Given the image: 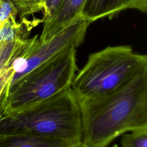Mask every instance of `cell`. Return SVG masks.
Instances as JSON below:
<instances>
[{
	"label": "cell",
	"instance_id": "1",
	"mask_svg": "<svg viewBox=\"0 0 147 147\" xmlns=\"http://www.w3.org/2000/svg\"><path fill=\"white\" fill-rule=\"evenodd\" d=\"M78 102L82 140L88 147H107L127 131L147 128V69L113 91Z\"/></svg>",
	"mask_w": 147,
	"mask_h": 147
},
{
	"label": "cell",
	"instance_id": "2",
	"mask_svg": "<svg viewBox=\"0 0 147 147\" xmlns=\"http://www.w3.org/2000/svg\"><path fill=\"white\" fill-rule=\"evenodd\" d=\"M32 134L75 141L82 138L81 112L71 87L0 119V136Z\"/></svg>",
	"mask_w": 147,
	"mask_h": 147
},
{
	"label": "cell",
	"instance_id": "3",
	"mask_svg": "<svg viewBox=\"0 0 147 147\" xmlns=\"http://www.w3.org/2000/svg\"><path fill=\"white\" fill-rule=\"evenodd\" d=\"M145 69L146 55L136 53L129 45L107 47L88 56L71 87L80 101L113 91Z\"/></svg>",
	"mask_w": 147,
	"mask_h": 147
},
{
	"label": "cell",
	"instance_id": "4",
	"mask_svg": "<svg viewBox=\"0 0 147 147\" xmlns=\"http://www.w3.org/2000/svg\"><path fill=\"white\" fill-rule=\"evenodd\" d=\"M75 49L66 48L20 79L11 90L2 115L16 113L70 88L78 71Z\"/></svg>",
	"mask_w": 147,
	"mask_h": 147
},
{
	"label": "cell",
	"instance_id": "5",
	"mask_svg": "<svg viewBox=\"0 0 147 147\" xmlns=\"http://www.w3.org/2000/svg\"><path fill=\"white\" fill-rule=\"evenodd\" d=\"M127 9L146 12L147 2L144 0H86L79 18L91 23L106 17L112 18Z\"/></svg>",
	"mask_w": 147,
	"mask_h": 147
},
{
	"label": "cell",
	"instance_id": "6",
	"mask_svg": "<svg viewBox=\"0 0 147 147\" xmlns=\"http://www.w3.org/2000/svg\"><path fill=\"white\" fill-rule=\"evenodd\" d=\"M86 0H63L55 15L48 21L44 23L43 29L38 40L44 42L63 30L79 16Z\"/></svg>",
	"mask_w": 147,
	"mask_h": 147
},
{
	"label": "cell",
	"instance_id": "7",
	"mask_svg": "<svg viewBox=\"0 0 147 147\" xmlns=\"http://www.w3.org/2000/svg\"><path fill=\"white\" fill-rule=\"evenodd\" d=\"M70 142L63 139L32 134L0 136V147H66Z\"/></svg>",
	"mask_w": 147,
	"mask_h": 147
},
{
	"label": "cell",
	"instance_id": "8",
	"mask_svg": "<svg viewBox=\"0 0 147 147\" xmlns=\"http://www.w3.org/2000/svg\"><path fill=\"white\" fill-rule=\"evenodd\" d=\"M63 0H18L14 3L18 14L22 18L42 11V21H49L57 13Z\"/></svg>",
	"mask_w": 147,
	"mask_h": 147
},
{
	"label": "cell",
	"instance_id": "9",
	"mask_svg": "<svg viewBox=\"0 0 147 147\" xmlns=\"http://www.w3.org/2000/svg\"><path fill=\"white\" fill-rule=\"evenodd\" d=\"M37 23V20L29 21L26 18H21V22H17L16 17H10L0 29V42L28 38L31 29Z\"/></svg>",
	"mask_w": 147,
	"mask_h": 147
},
{
	"label": "cell",
	"instance_id": "10",
	"mask_svg": "<svg viewBox=\"0 0 147 147\" xmlns=\"http://www.w3.org/2000/svg\"><path fill=\"white\" fill-rule=\"evenodd\" d=\"M121 144V147H147V128L137 129L124 134Z\"/></svg>",
	"mask_w": 147,
	"mask_h": 147
},
{
	"label": "cell",
	"instance_id": "11",
	"mask_svg": "<svg viewBox=\"0 0 147 147\" xmlns=\"http://www.w3.org/2000/svg\"><path fill=\"white\" fill-rule=\"evenodd\" d=\"M17 9L12 0H0V21L3 24L10 17H16Z\"/></svg>",
	"mask_w": 147,
	"mask_h": 147
},
{
	"label": "cell",
	"instance_id": "12",
	"mask_svg": "<svg viewBox=\"0 0 147 147\" xmlns=\"http://www.w3.org/2000/svg\"><path fill=\"white\" fill-rule=\"evenodd\" d=\"M66 147H88L87 145L82 140H78L70 142Z\"/></svg>",
	"mask_w": 147,
	"mask_h": 147
},
{
	"label": "cell",
	"instance_id": "13",
	"mask_svg": "<svg viewBox=\"0 0 147 147\" xmlns=\"http://www.w3.org/2000/svg\"><path fill=\"white\" fill-rule=\"evenodd\" d=\"M2 26H3V24L1 23V22L0 21V29H1V28L2 27Z\"/></svg>",
	"mask_w": 147,
	"mask_h": 147
},
{
	"label": "cell",
	"instance_id": "14",
	"mask_svg": "<svg viewBox=\"0 0 147 147\" xmlns=\"http://www.w3.org/2000/svg\"><path fill=\"white\" fill-rule=\"evenodd\" d=\"M12 1H13V2L14 3L15 2H16V1H18V0H12Z\"/></svg>",
	"mask_w": 147,
	"mask_h": 147
},
{
	"label": "cell",
	"instance_id": "15",
	"mask_svg": "<svg viewBox=\"0 0 147 147\" xmlns=\"http://www.w3.org/2000/svg\"><path fill=\"white\" fill-rule=\"evenodd\" d=\"M2 114H1L0 113V119H1V118L2 117Z\"/></svg>",
	"mask_w": 147,
	"mask_h": 147
},
{
	"label": "cell",
	"instance_id": "16",
	"mask_svg": "<svg viewBox=\"0 0 147 147\" xmlns=\"http://www.w3.org/2000/svg\"><path fill=\"white\" fill-rule=\"evenodd\" d=\"M114 147H118V146H117V145H115V146H114Z\"/></svg>",
	"mask_w": 147,
	"mask_h": 147
},
{
	"label": "cell",
	"instance_id": "17",
	"mask_svg": "<svg viewBox=\"0 0 147 147\" xmlns=\"http://www.w3.org/2000/svg\"><path fill=\"white\" fill-rule=\"evenodd\" d=\"M145 2H147V0H144Z\"/></svg>",
	"mask_w": 147,
	"mask_h": 147
},
{
	"label": "cell",
	"instance_id": "18",
	"mask_svg": "<svg viewBox=\"0 0 147 147\" xmlns=\"http://www.w3.org/2000/svg\"><path fill=\"white\" fill-rule=\"evenodd\" d=\"M17 1H16V2H17ZM14 3H15V2H14Z\"/></svg>",
	"mask_w": 147,
	"mask_h": 147
}]
</instances>
